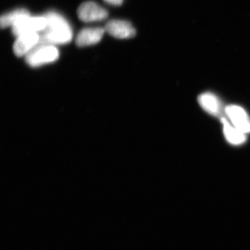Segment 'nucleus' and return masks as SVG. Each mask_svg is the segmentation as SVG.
Instances as JSON below:
<instances>
[{
  "mask_svg": "<svg viewBox=\"0 0 250 250\" xmlns=\"http://www.w3.org/2000/svg\"><path fill=\"white\" fill-rule=\"evenodd\" d=\"M104 1L113 6H121L123 3V0H104Z\"/></svg>",
  "mask_w": 250,
  "mask_h": 250,
  "instance_id": "12",
  "label": "nucleus"
},
{
  "mask_svg": "<svg viewBox=\"0 0 250 250\" xmlns=\"http://www.w3.org/2000/svg\"><path fill=\"white\" fill-rule=\"evenodd\" d=\"M77 15L81 21L85 22L102 21L108 17V11L94 1H86L80 5Z\"/></svg>",
  "mask_w": 250,
  "mask_h": 250,
  "instance_id": "5",
  "label": "nucleus"
},
{
  "mask_svg": "<svg viewBox=\"0 0 250 250\" xmlns=\"http://www.w3.org/2000/svg\"><path fill=\"white\" fill-rule=\"evenodd\" d=\"M14 44L15 55L18 57H25L34 47L40 43L39 33H27L17 36Z\"/></svg>",
  "mask_w": 250,
  "mask_h": 250,
  "instance_id": "6",
  "label": "nucleus"
},
{
  "mask_svg": "<svg viewBox=\"0 0 250 250\" xmlns=\"http://www.w3.org/2000/svg\"><path fill=\"white\" fill-rule=\"evenodd\" d=\"M44 16L47 21V26L40 32V44L62 45L72 41L73 33L65 18L53 11Z\"/></svg>",
  "mask_w": 250,
  "mask_h": 250,
  "instance_id": "1",
  "label": "nucleus"
},
{
  "mask_svg": "<svg viewBox=\"0 0 250 250\" xmlns=\"http://www.w3.org/2000/svg\"><path fill=\"white\" fill-rule=\"evenodd\" d=\"M197 102L200 106L211 116L223 118V113L225 114V108H223L221 100L213 93L207 92L200 94L197 98Z\"/></svg>",
  "mask_w": 250,
  "mask_h": 250,
  "instance_id": "8",
  "label": "nucleus"
},
{
  "mask_svg": "<svg viewBox=\"0 0 250 250\" xmlns=\"http://www.w3.org/2000/svg\"><path fill=\"white\" fill-rule=\"evenodd\" d=\"M31 16L30 13L27 9H18L2 15L0 16V28L4 29L11 27L12 28L19 22L23 18Z\"/></svg>",
  "mask_w": 250,
  "mask_h": 250,
  "instance_id": "11",
  "label": "nucleus"
},
{
  "mask_svg": "<svg viewBox=\"0 0 250 250\" xmlns=\"http://www.w3.org/2000/svg\"><path fill=\"white\" fill-rule=\"evenodd\" d=\"M221 123L223 126L224 136L228 143L233 146H240L246 143V134L230 124L227 118L225 117L221 118Z\"/></svg>",
  "mask_w": 250,
  "mask_h": 250,
  "instance_id": "10",
  "label": "nucleus"
},
{
  "mask_svg": "<svg viewBox=\"0 0 250 250\" xmlns=\"http://www.w3.org/2000/svg\"><path fill=\"white\" fill-rule=\"evenodd\" d=\"M105 29L101 27L85 28L77 36L76 45L78 47H85L98 43L103 39Z\"/></svg>",
  "mask_w": 250,
  "mask_h": 250,
  "instance_id": "9",
  "label": "nucleus"
},
{
  "mask_svg": "<svg viewBox=\"0 0 250 250\" xmlns=\"http://www.w3.org/2000/svg\"><path fill=\"white\" fill-rule=\"evenodd\" d=\"M59 57V49L55 45L39 43L25 56V61L29 66L36 67L56 62Z\"/></svg>",
  "mask_w": 250,
  "mask_h": 250,
  "instance_id": "2",
  "label": "nucleus"
},
{
  "mask_svg": "<svg viewBox=\"0 0 250 250\" xmlns=\"http://www.w3.org/2000/svg\"><path fill=\"white\" fill-rule=\"evenodd\" d=\"M105 31L116 39H126L134 37L136 29L129 22L120 20H113L106 23Z\"/></svg>",
  "mask_w": 250,
  "mask_h": 250,
  "instance_id": "7",
  "label": "nucleus"
},
{
  "mask_svg": "<svg viewBox=\"0 0 250 250\" xmlns=\"http://www.w3.org/2000/svg\"><path fill=\"white\" fill-rule=\"evenodd\" d=\"M47 26L45 16H27L23 18L12 27V33L15 36L27 33H40Z\"/></svg>",
  "mask_w": 250,
  "mask_h": 250,
  "instance_id": "3",
  "label": "nucleus"
},
{
  "mask_svg": "<svg viewBox=\"0 0 250 250\" xmlns=\"http://www.w3.org/2000/svg\"><path fill=\"white\" fill-rule=\"evenodd\" d=\"M225 115L233 126L244 133H250V117L246 110L238 105H229L225 109Z\"/></svg>",
  "mask_w": 250,
  "mask_h": 250,
  "instance_id": "4",
  "label": "nucleus"
}]
</instances>
